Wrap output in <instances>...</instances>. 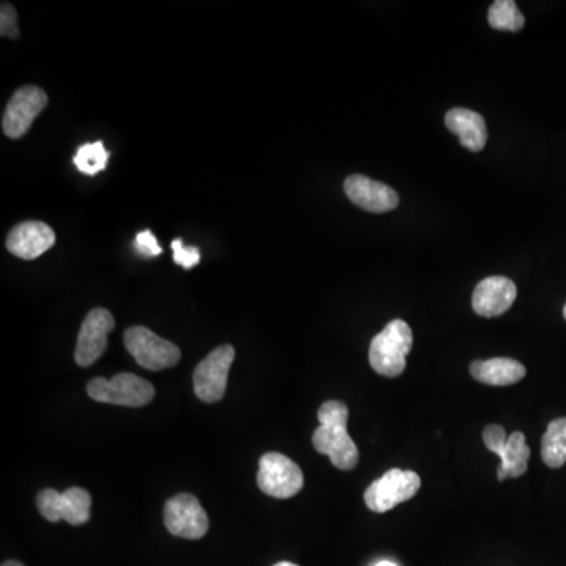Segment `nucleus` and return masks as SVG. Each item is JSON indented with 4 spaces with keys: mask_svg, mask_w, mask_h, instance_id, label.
Listing matches in <instances>:
<instances>
[{
    "mask_svg": "<svg viewBox=\"0 0 566 566\" xmlns=\"http://www.w3.org/2000/svg\"><path fill=\"white\" fill-rule=\"evenodd\" d=\"M350 411L342 401H326L318 409L320 427L313 433V447L328 455L331 463L342 471H351L359 463V450L346 430Z\"/></svg>",
    "mask_w": 566,
    "mask_h": 566,
    "instance_id": "nucleus-1",
    "label": "nucleus"
},
{
    "mask_svg": "<svg viewBox=\"0 0 566 566\" xmlns=\"http://www.w3.org/2000/svg\"><path fill=\"white\" fill-rule=\"evenodd\" d=\"M412 350V331L403 320L390 321L370 343L368 361L378 375L397 378L405 372L406 356Z\"/></svg>",
    "mask_w": 566,
    "mask_h": 566,
    "instance_id": "nucleus-2",
    "label": "nucleus"
},
{
    "mask_svg": "<svg viewBox=\"0 0 566 566\" xmlns=\"http://www.w3.org/2000/svg\"><path fill=\"white\" fill-rule=\"evenodd\" d=\"M87 394L100 403L139 408L155 398V387L133 373H120L112 379H92L87 386Z\"/></svg>",
    "mask_w": 566,
    "mask_h": 566,
    "instance_id": "nucleus-3",
    "label": "nucleus"
},
{
    "mask_svg": "<svg viewBox=\"0 0 566 566\" xmlns=\"http://www.w3.org/2000/svg\"><path fill=\"white\" fill-rule=\"evenodd\" d=\"M123 342L137 364L151 372L175 367L181 359L180 348L177 345L161 339L159 335L144 326L126 329Z\"/></svg>",
    "mask_w": 566,
    "mask_h": 566,
    "instance_id": "nucleus-4",
    "label": "nucleus"
},
{
    "mask_svg": "<svg viewBox=\"0 0 566 566\" xmlns=\"http://www.w3.org/2000/svg\"><path fill=\"white\" fill-rule=\"evenodd\" d=\"M40 515L49 522L67 521L71 526H82L92 513V496L82 488H68L59 493L56 489H43L37 496Z\"/></svg>",
    "mask_w": 566,
    "mask_h": 566,
    "instance_id": "nucleus-5",
    "label": "nucleus"
},
{
    "mask_svg": "<svg viewBox=\"0 0 566 566\" xmlns=\"http://www.w3.org/2000/svg\"><path fill=\"white\" fill-rule=\"evenodd\" d=\"M420 485L422 480L416 472L390 469L368 486L364 494L365 505L375 513H386L416 496Z\"/></svg>",
    "mask_w": 566,
    "mask_h": 566,
    "instance_id": "nucleus-6",
    "label": "nucleus"
},
{
    "mask_svg": "<svg viewBox=\"0 0 566 566\" xmlns=\"http://www.w3.org/2000/svg\"><path fill=\"white\" fill-rule=\"evenodd\" d=\"M258 488L276 499H290L304 486L301 467L282 453H266L261 456L257 474Z\"/></svg>",
    "mask_w": 566,
    "mask_h": 566,
    "instance_id": "nucleus-7",
    "label": "nucleus"
},
{
    "mask_svg": "<svg viewBox=\"0 0 566 566\" xmlns=\"http://www.w3.org/2000/svg\"><path fill=\"white\" fill-rule=\"evenodd\" d=\"M235 348L232 345L217 346L195 367L194 392L205 403L222 400L227 389L228 373L235 361Z\"/></svg>",
    "mask_w": 566,
    "mask_h": 566,
    "instance_id": "nucleus-8",
    "label": "nucleus"
},
{
    "mask_svg": "<svg viewBox=\"0 0 566 566\" xmlns=\"http://www.w3.org/2000/svg\"><path fill=\"white\" fill-rule=\"evenodd\" d=\"M164 524L172 535L186 540H200L210 529V519L199 499L184 493L167 500Z\"/></svg>",
    "mask_w": 566,
    "mask_h": 566,
    "instance_id": "nucleus-9",
    "label": "nucleus"
},
{
    "mask_svg": "<svg viewBox=\"0 0 566 566\" xmlns=\"http://www.w3.org/2000/svg\"><path fill=\"white\" fill-rule=\"evenodd\" d=\"M48 106V95L45 90L35 85H26L16 90L12 100L8 101L2 117V129L10 139H21L26 136L30 126L40 112Z\"/></svg>",
    "mask_w": 566,
    "mask_h": 566,
    "instance_id": "nucleus-10",
    "label": "nucleus"
},
{
    "mask_svg": "<svg viewBox=\"0 0 566 566\" xmlns=\"http://www.w3.org/2000/svg\"><path fill=\"white\" fill-rule=\"evenodd\" d=\"M114 328L115 320L109 310L101 307L90 310L79 331L78 345L74 353L79 367H90L103 356L107 348V335L111 334Z\"/></svg>",
    "mask_w": 566,
    "mask_h": 566,
    "instance_id": "nucleus-11",
    "label": "nucleus"
},
{
    "mask_svg": "<svg viewBox=\"0 0 566 566\" xmlns=\"http://www.w3.org/2000/svg\"><path fill=\"white\" fill-rule=\"evenodd\" d=\"M345 192L354 205L370 213H387L395 210L400 203V197L394 189L364 175L346 178Z\"/></svg>",
    "mask_w": 566,
    "mask_h": 566,
    "instance_id": "nucleus-12",
    "label": "nucleus"
},
{
    "mask_svg": "<svg viewBox=\"0 0 566 566\" xmlns=\"http://www.w3.org/2000/svg\"><path fill=\"white\" fill-rule=\"evenodd\" d=\"M7 249L15 257L35 260L56 244V233L45 222L27 221L16 225L7 236Z\"/></svg>",
    "mask_w": 566,
    "mask_h": 566,
    "instance_id": "nucleus-13",
    "label": "nucleus"
},
{
    "mask_svg": "<svg viewBox=\"0 0 566 566\" xmlns=\"http://www.w3.org/2000/svg\"><path fill=\"white\" fill-rule=\"evenodd\" d=\"M518 290L513 280L493 276L478 283L472 295V307L480 317L494 318L507 312L515 302Z\"/></svg>",
    "mask_w": 566,
    "mask_h": 566,
    "instance_id": "nucleus-14",
    "label": "nucleus"
},
{
    "mask_svg": "<svg viewBox=\"0 0 566 566\" xmlns=\"http://www.w3.org/2000/svg\"><path fill=\"white\" fill-rule=\"evenodd\" d=\"M445 126L460 137V142L467 150L482 151L488 140L485 118L478 112L456 107L445 114Z\"/></svg>",
    "mask_w": 566,
    "mask_h": 566,
    "instance_id": "nucleus-15",
    "label": "nucleus"
},
{
    "mask_svg": "<svg viewBox=\"0 0 566 566\" xmlns=\"http://www.w3.org/2000/svg\"><path fill=\"white\" fill-rule=\"evenodd\" d=\"M471 375L486 386H511L524 379L527 370L521 362L510 357H494L488 361L472 362Z\"/></svg>",
    "mask_w": 566,
    "mask_h": 566,
    "instance_id": "nucleus-16",
    "label": "nucleus"
},
{
    "mask_svg": "<svg viewBox=\"0 0 566 566\" xmlns=\"http://www.w3.org/2000/svg\"><path fill=\"white\" fill-rule=\"evenodd\" d=\"M530 449L526 444V436L521 431H515L508 436L504 453L500 456V466L497 478L504 482L507 478H518L526 474L529 466Z\"/></svg>",
    "mask_w": 566,
    "mask_h": 566,
    "instance_id": "nucleus-17",
    "label": "nucleus"
},
{
    "mask_svg": "<svg viewBox=\"0 0 566 566\" xmlns=\"http://www.w3.org/2000/svg\"><path fill=\"white\" fill-rule=\"evenodd\" d=\"M541 456L546 466L557 469L566 463V419L549 423L541 441Z\"/></svg>",
    "mask_w": 566,
    "mask_h": 566,
    "instance_id": "nucleus-18",
    "label": "nucleus"
},
{
    "mask_svg": "<svg viewBox=\"0 0 566 566\" xmlns=\"http://www.w3.org/2000/svg\"><path fill=\"white\" fill-rule=\"evenodd\" d=\"M489 26L497 30L519 32L526 24V18L519 12L513 0H497L488 13Z\"/></svg>",
    "mask_w": 566,
    "mask_h": 566,
    "instance_id": "nucleus-19",
    "label": "nucleus"
},
{
    "mask_svg": "<svg viewBox=\"0 0 566 566\" xmlns=\"http://www.w3.org/2000/svg\"><path fill=\"white\" fill-rule=\"evenodd\" d=\"M74 166L78 167L79 172L93 177L96 173L106 170L109 164V151L104 147L103 142H93L79 147L78 153L73 159Z\"/></svg>",
    "mask_w": 566,
    "mask_h": 566,
    "instance_id": "nucleus-20",
    "label": "nucleus"
},
{
    "mask_svg": "<svg viewBox=\"0 0 566 566\" xmlns=\"http://www.w3.org/2000/svg\"><path fill=\"white\" fill-rule=\"evenodd\" d=\"M173 261L184 269H192L200 263V252L195 246H184L183 239H175L172 243Z\"/></svg>",
    "mask_w": 566,
    "mask_h": 566,
    "instance_id": "nucleus-21",
    "label": "nucleus"
},
{
    "mask_svg": "<svg viewBox=\"0 0 566 566\" xmlns=\"http://www.w3.org/2000/svg\"><path fill=\"white\" fill-rule=\"evenodd\" d=\"M483 441H485L486 449L496 453L500 458L502 453H504L505 445H507L508 436L505 433L504 427L489 425L483 431Z\"/></svg>",
    "mask_w": 566,
    "mask_h": 566,
    "instance_id": "nucleus-22",
    "label": "nucleus"
},
{
    "mask_svg": "<svg viewBox=\"0 0 566 566\" xmlns=\"http://www.w3.org/2000/svg\"><path fill=\"white\" fill-rule=\"evenodd\" d=\"M134 249L142 257H158V255L162 254V247L159 246L158 239L155 238V235L150 230H144V232H140L136 236Z\"/></svg>",
    "mask_w": 566,
    "mask_h": 566,
    "instance_id": "nucleus-23",
    "label": "nucleus"
},
{
    "mask_svg": "<svg viewBox=\"0 0 566 566\" xmlns=\"http://www.w3.org/2000/svg\"><path fill=\"white\" fill-rule=\"evenodd\" d=\"M16 19H18V15H16L13 5L2 4V12H0V34H2V37H19V30L18 26H16Z\"/></svg>",
    "mask_w": 566,
    "mask_h": 566,
    "instance_id": "nucleus-24",
    "label": "nucleus"
},
{
    "mask_svg": "<svg viewBox=\"0 0 566 566\" xmlns=\"http://www.w3.org/2000/svg\"><path fill=\"white\" fill-rule=\"evenodd\" d=\"M375 566H398V565H395L394 562H389V560H383V562H379L378 565Z\"/></svg>",
    "mask_w": 566,
    "mask_h": 566,
    "instance_id": "nucleus-25",
    "label": "nucleus"
},
{
    "mask_svg": "<svg viewBox=\"0 0 566 566\" xmlns=\"http://www.w3.org/2000/svg\"><path fill=\"white\" fill-rule=\"evenodd\" d=\"M2 566H24L23 563L15 562V560H10V562H5Z\"/></svg>",
    "mask_w": 566,
    "mask_h": 566,
    "instance_id": "nucleus-26",
    "label": "nucleus"
},
{
    "mask_svg": "<svg viewBox=\"0 0 566 566\" xmlns=\"http://www.w3.org/2000/svg\"><path fill=\"white\" fill-rule=\"evenodd\" d=\"M274 566H299V565H296V563H291V562H279L276 563V565Z\"/></svg>",
    "mask_w": 566,
    "mask_h": 566,
    "instance_id": "nucleus-27",
    "label": "nucleus"
},
{
    "mask_svg": "<svg viewBox=\"0 0 566 566\" xmlns=\"http://www.w3.org/2000/svg\"><path fill=\"white\" fill-rule=\"evenodd\" d=\"M563 317H565L566 320V304H565V309H563Z\"/></svg>",
    "mask_w": 566,
    "mask_h": 566,
    "instance_id": "nucleus-28",
    "label": "nucleus"
}]
</instances>
